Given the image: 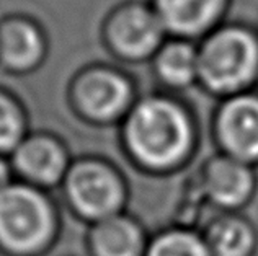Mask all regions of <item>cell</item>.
I'll return each mask as SVG.
<instances>
[{
	"label": "cell",
	"mask_w": 258,
	"mask_h": 256,
	"mask_svg": "<svg viewBox=\"0 0 258 256\" xmlns=\"http://www.w3.org/2000/svg\"><path fill=\"white\" fill-rule=\"evenodd\" d=\"M7 180H9V172H7V168H5V165L0 161V193L2 191H5L7 188Z\"/></svg>",
	"instance_id": "17"
},
{
	"label": "cell",
	"mask_w": 258,
	"mask_h": 256,
	"mask_svg": "<svg viewBox=\"0 0 258 256\" xmlns=\"http://www.w3.org/2000/svg\"><path fill=\"white\" fill-rule=\"evenodd\" d=\"M127 142L136 157L152 170H178L198 149V121L176 100L147 98L129 116Z\"/></svg>",
	"instance_id": "1"
},
{
	"label": "cell",
	"mask_w": 258,
	"mask_h": 256,
	"mask_svg": "<svg viewBox=\"0 0 258 256\" xmlns=\"http://www.w3.org/2000/svg\"><path fill=\"white\" fill-rule=\"evenodd\" d=\"M41 41L36 30L26 23H10L0 31V54L5 64L17 69L31 65L39 56Z\"/></svg>",
	"instance_id": "14"
},
{
	"label": "cell",
	"mask_w": 258,
	"mask_h": 256,
	"mask_svg": "<svg viewBox=\"0 0 258 256\" xmlns=\"http://www.w3.org/2000/svg\"><path fill=\"white\" fill-rule=\"evenodd\" d=\"M211 256H255L258 230L243 212H214L201 230Z\"/></svg>",
	"instance_id": "8"
},
{
	"label": "cell",
	"mask_w": 258,
	"mask_h": 256,
	"mask_svg": "<svg viewBox=\"0 0 258 256\" xmlns=\"http://www.w3.org/2000/svg\"><path fill=\"white\" fill-rule=\"evenodd\" d=\"M72 203L88 217H108L119 207L123 190L118 178L98 163H82L67 183Z\"/></svg>",
	"instance_id": "7"
},
{
	"label": "cell",
	"mask_w": 258,
	"mask_h": 256,
	"mask_svg": "<svg viewBox=\"0 0 258 256\" xmlns=\"http://www.w3.org/2000/svg\"><path fill=\"white\" fill-rule=\"evenodd\" d=\"M23 123L20 111L12 102L0 95V150H9L22 137Z\"/></svg>",
	"instance_id": "16"
},
{
	"label": "cell",
	"mask_w": 258,
	"mask_h": 256,
	"mask_svg": "<svg viewBox=\"0 0 258 256\" xmlns=\"http://www.w3.org/2000/svg\"><path fill=\"white\" fill-rule=\"evenodd\" d=\"M80 100L92 116L108 119L123 111L129 100V87L111 72H95L80 87Z\"/></svg>",
	"instance_id": "10"
},
{
	"label": "cell",
	"mask_w": 258,
	"mask_h": 256,
	"mask_svg": "<svg viewBox=\"0 0 258 256\" xmlns=\"http://www.w3.org/2000/svg\"><path fill=\"white\" fill-rule=\"evenodd\" d=\"M165 35L157 13L133 7L114 20L111 38L114 46L129 57H146L159 49Z\"/></svg>",
	"instance_id": "9"
},
{
	"label": "cell",
	"mask_w": 258,
	"mask_h": 256,
	"mask_svg": "<svg viewBox=\"0 0 258 256\" xmlns=\"http://www.w3.org/2000/svg\"><path fill=\"white\" fill-rule=\"evenodd\" d=\"M255 90H258V80H256V87H255Z\"/></svg>",
	"instance_id": "18"
},
{
	"label": "cell",
	"mask_w": 258,
	"mask_h": 256,
	"mask_svg": "<svg viewBox=\"0 0 258 256\" xmlns=\"http://www.w3.org/2000/svg\"><path fill=\"white\" fill-rule=\"evenodd\" d=\"M198 186L216 212H243L258 191V173L255 166L216 152L203 163Z\"/></svg>",
	"instance_id": "5"
},
{
	"label": "cell",
	"mask_w": 258,
	"mask_h": 256,
	"mask_svg": "<svg viewBox=\"0 0 258 256\" xmlns=\"http://www.w3.org/2000/svg\"><path fill=\"white\" fill-rule=\"evenodd\" d=\"M93 243L98 256H141L144 250L139 227L124 219H110L101 224Z\"/></svg>",
	"instance_id": "13"
},
{
	"label": "cell",
	"mask_w": 258,
	"mask_h": 256,
	"mask_svg": "<svg viewBox=\"0 0 258 256\" xmlns=\"http://www.w3.org/2000/svg\"><path fill=\"white\" fill-rule=\"evenodd\" d=\"M258 80V30L226 22L198 44V85L224 100L255 90Z\"/></svg>",
	"instance_id": "2"
},
{
	"label": "cell",
	"mask_w": 258,
	"mask_h": 256,
	"mask_svg": "<svg viewBox=\"0 0 258 256\" xmlns=\"http://www.w3.org/2000/svg\"><path fill=\"white\" fill-rule=\"evenodd\" d=\"M52 230L49 204L30 188L13 186L0 193V241L13 251L41 248Z\"/></svg>",
	"instance_id": "3"
},
{
	"label": "cell",
	"mask_w": 258,
	"mask_h": 256,
	"mask_svg": "<svg viewBox=\"0 0 258 256\" xmlns=\"http://www.w3.org/2000/svg\"><path fill=\"white\" fill-rule=\"evenodd\" d=\"M155 69L172 89L183 90L198 83V44L180 38L167 43L157 54Z\"/></svg>",
	"instance_id": "11"
},
{
	"label": "cell",
	"mask_w": 258,
	"mask_h": 256,
	"mask_svg": "<svg viewBox=\"0 0 258 256\" xmlns=\"http://www.w3.org/2000/svg\"><path fill=\"white\" fill-rule=\"evenodd\" d=\"M17 166L39 183H54L64 172L66 158L59 147L47 139H33L23 144L15 157Z\"/></svg>",
	"instance_id": "12"
},
{
	"label": "cell",
	"mask_w": 258,
	"mask_h": 256,
	"mask_svg": "<svg viewBox=\"0 0 258 256\" xmlns=\"http://www.w3.org/2000/svg\"><path fill=\"white\" fill-rule=\"evenodd\" d=\"M256 30H258V26H256Z\"/></svg>",
	"instance_id": "19"
},
{
	"label": "cell",
	"mask_w": 258,
	"mask_h": 256,
	"mask_svg": "<svg viewBox=\"0 0 258 256\" xmlns=\"http://www.w3.org/2000/svg\"><path fill=\"white\" fill-rule=\"evenodd\" d=\"M232 0H155V13L165 31L180 39H203L226 23Z\"/></svg>",
	"instance_id": "6"
},
{
	"label": "cell",
	"mask_w": 258,
	"mask_h": 256,
	"mask_svg": "<svg viewBox=\"0 0 258 256\" xmlns=\"http://www.w3.org/2000/svg\"><path fill=\"white\" fill-rule=\"evenodd\" d=\"M211 139L217 153L258 168V90L217 102Z\"/></svg>",
	"instance_id": "4"
},
{
	"label": "cell",
	"mask_w": 258,
	"mask_h": 256,
	"mask_svg": "<svg viewBox=\"0 0 258 256\" xmlns=\"http://www.w3.org/2000/svg\"><path fill=\"white\" fill-rule=\"evenodd\" d=\"M147 256H211V253L201 232L180 227L155 238Z\"/></svg>",
	"instance_id": "15"
}]
</instances>
